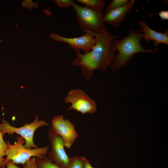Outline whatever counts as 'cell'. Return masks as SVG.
<instances>
[{
	"label": "cell",
	"mask_w": 168,
	"mask_h": 168,
	"mask_svg": "<svg viewBox=\"0 0 168 168\" xmlns=\"http://www.w3.org/2000/svg\"><path fill=\"white\" fill-rule=\"evenodd\" d=\"M90 32L96 39L95 45L91 51L84 54L80 50H74L76 57L71 62L72 65L81 67L82 75L86 80L92 78L94 70L105 72L110 66L115 52L111 48V43L118 38L111 34L107 28L99 33Z\"/></svg>",
	"instance_id": "6da1fadb"
},
{
	"label": "cell",
	"mask_w": 168,
	"mask_h": 168,
	"mask_svg": "<svg viewBox=\"0 0 168 168\" xmlns=\"http://www.w3.org/2000/svg\"><path fill=\"white\" fill-rule=\"evenodd\" d=\"M142 33L140 28L133 30L130 29L128 35L118 40H113L111 48L118 53L114 55L110 66L112 70L120 68L127 64L133 55L138 53L154 54L159 49L158 47L153 49H146L141 45Z\"/></svg>",
	"instance_id": "7a4b0ae2"
},
{
	"label": "cell",
	"mask_w": 168,
	"mask_h": 168,
	"mask_svg": "<svg viewBox=\"0 0 168 168\" xmlns=\"http://www.w3.org/2000/svg\"><path fill=\"white\" fill-rule=\"evenodd\" d=\"M16 141L11 144L10 141L6 142L7 148L6 152V157L5 158L2 168H4L7 163L12 161L15 164H25L26 161L32 157L43 159L49 150L48 146L43 147L28 149L24 147L25 139L20 136L16 138Z\"/></svg>",
	"instance_id": "3957f363"
},
{
	"label": "cell",
	"mask_w": 168,
	"mask_h": 168,
	"mask_svg": "<svg viewBox=\"0 0 168 168\" xmlns=\"http://www.w3.org/2000/svg\"><path fill=\"white\" fill-rule=\"evenodd\" d=\"M72 7L75 11L77 23L84 32L90 31L99 33L107 29L104 21L102 13L86 6L79 5L74 2Z\"/></svg>",
	"instance_id": "277c9868"
},
{
	"label": "cell",
	"mask_w": 168,
	"mask_h": 168,
	"mask_svg": "<svg viewBox=\"0 0 168 168\" xmlns=\"http://www.w3.org/2000/svg\"><path fill=\"white\" fill-rule=\"evenodd\" d=\"M2 123L0 124V131L2 134L3 135L7 133L12 135L16 133L20 135L25 140L24 147L28 149L38 147L33 141L34 133L38 128L49 125L47 122L45 120H39L37 115L35 116L32 123L25 124L24 126L18 128L12 126L4 118L2 119Z\"/></svg>",
	"instance_id": "5b68a950"
},
{
	"label": "cell",
	"mask_w": 168,
	"mask_h": 168,
	"mask_svg": "<svg viewBox=\"0 0 168 168\" xmlns=\"http://www.w3.org/2000/svg\"><path fill=\"white\" fill-rule=\"evenodd\" d=\"M64 100L66 104H71L68 110L73 109L83 114H93L96 111L95 100L80 88L69 91Z\"/></svg>",
	"instance_id": "8992f818"
},
{
	"label": "cell",
	"mask_w": 168,
	"mask_h": 168,
	"mask_svg": "<svg viewBox=\"0 0 168 168\" xmlns=\"http://www.w3.org/2000/svg\"><path fill=\"white\" fill-rule=\"evenodd\" d=\"M48 135L52 147V150L48 154V158L62 168H69L71 158L65 152L62 138L52 128L49 130Z\"/></svg>",
	"instance_id": "52a82bcc"
},
{
	"label": "cell",
	"mask_w": 168,
	"mask_h": 168,
	"mask_svg": "<svg viewBox=\"0 0 168 168\" xmlns=\"http://www.w3.org/2000/svg\"><path fill=\"white\" fill-rule=\"evenodd\" d=\"M51 124L55 132L62 138L64 147L70 148L78 136L74 125L68 119H64L62 114L54 117Z\"/></svg>",
	"instance_id": "ba28073f"
},
{
	"label": "cell",
	"mask_w": 168,
	"mask_h": 168,
	"mask_svg": "<svg viewBox=\"0 0 168 168\" xmlns=\"http://www.w3.org/2000/svg\"><path fill=\"white\" fill-rule=\"evenodd\" d=\"M49 36L55 41L67 43L73 50L82 49L84 53H88L92 50L96 41L93 34L89 31L85 33L82 36L74 38L63 37L54 32L50 33Z\"/></svg>",
	"instance_id": "9c48e42d"
},
{
	"label": "cell",
	"mask_w": 168,
	"mask_h": 168,
	"mask_svg": "<svg viewBox=\"0 0 168 168\" xmlns=\"http://www.w3.org/2000/svg\"><path fill=\"white\" fill-rule=\"evenodd\" d=\"M134 2V0H130L124 6L112 10L104 15L105 23L114 27L119 26L126 18L127 13L133 9Z\"/></svg>",
	"instance_id": "30bf717a"
},
{
	"label": "cell",
	"mask_w": 168,
	"mask_h": 168,
	"mask_svg": "<svg viewBox=\"0 0 168 168\" xmlns=\"http://www.w3.org/2000/svg\"><path fill=\"white\" fill-rule=\"evenodd\" d=\"M138 24L140 27L142 36L146 42L150 40L154 41V45L158 47L160 44H168V31L163 33L155 31L150 28L146 21L143 20H139Z\"/></svg>",
	"instance_id": "8fae6325"
},
{
	"label": "cell",
	"mask_w": 168,
	"mask_h": 168,
	"mask_svg": "<svg viewBox=\"0 0 168 168\" xmlns=\"http://www.w3.org/2000/svg\"><path fill=\"white\" fill-rule=\"evenodd\" d=\"M77 2L99 12L102 13L105 6V0H77Z\"/></svg>",
	"instance_id": "7c38bea8"
},
{
	"label": "cell",
	"mask_w": 168,
	"mask_h": 168,
	"mask_svg": "<svg viewBox=\"0 0 168 168\" xmlns=\"http://www.w3.org/2000/svg\"><path fill=\"white\" fill-rule=\"evenodd\" d=\"M35 161L38 168H62L53 162L46 156L43 159L35 158Z\"/></svg>",
	"instance_id": "4fadbf2b"
},
{
	"label": "cell",
	"mask_w": 168,
	"mask_h": 168,
	"mask_svg": "<svg viewBox=\"0 0 168 168\" xmlns=\"http://www.w3.org/2000/svg\"><path fill=\"white\" fill-rule=\"evenodd\" d=\"M130 0H113L106 8L103 15L112 10L121 7L128 3Z\"/></svg>",
	"instance_id": "5bb4252c"
},
{
	"label": "cell",
	"mask_w": 168,
	"mask_h": 168,
	"mask_svg": "<svg viewBox=\"0 0 168 168\" xmlns=\"http://www.w3.org/2000/svg\"><path fill=\"white\" fill-rule=\"evenodd\" d=\"M3 135L0 131V168H2L6 156V152L7 148L6 142L3 139Z\"/></svg>",
	"instance_id": "9a60e30c"
},
{
	"label": "cell",
	"mask_w": 168,
	"mask_h": 168,
	"mask_svg": "<svg viewBox=\"0 0 168 168\" xmlns=\"http://www.w3.org/2000/svg\"><path fill=\"white\" fill-rule=\"evenodd\" d=\"M69 168H84V157L77 156L71 158Z\"/></svg>",
	"instance_id": "2e32d148"
},
{
	"label": "cell",
	"mask_w": 168,
	"mask_h": 168,
	"mask_svg": "<svg viewBox=\"0 0 168 168\" xmlns=\"http://www.w3.org/2000/svg\"><path fill=\"white\" fill-rule=\"evenodd\" d=\"M54 2L59 7L66 8L69 6H72L73 2L72 0H54Z\"/></svg>",
	"instance_id": "e0dca14e"
},
{
	"label": "cell",
	"mask_w": 168,
	"mask_h": 168,
	"mask_svg": "<svg viewBox=\"0 0 168 168\" xmlns=\"http://www.w3.org/2000/svg\"><path fill=\"white\" fill-rule=\"evenodd\" d=\"M35 157L30 158L23 164L24 167L25 168H38L35 164Z\"/></svg>",
	"instance_id": "ac0fdd59"
},
{
	"label": "cell",
	"mask_w": 168,
	"mask_h": 168,
	"mask_svg": "<svg viewBox=\"0 0 168 168\" xmlns=\"http://www.w3.org/2000/svg\"><path fill=\"white\" fill-rule=\"evenodd\" d=\"M159 15L160 18L163 20L168 19V11L163 10L160 11L159 13Z\"/></svg>",
	"instance_id": "d6986e66"
},
{
	"label": "cell",
	"mask_w": 168,
	"mask_h": 168,
	"mask_svg": "<svg viewBox=\"0 0 168 168\" xmlns=\"http://www.w3.org/2000/svg\"><path fill=\"white\" fill-rule=\"evenodd\" d=\"M24 2L26 3L23 2L22 3L23 6H24V7H27V8L30 9L32 8L33 6H35V5L36 4V3H33L32 1L31 0H26Z\"/></svg>",
	"instance_id": "ffe728a7"
},
{
	"label": "cell",
	"mask_w": 168,
	"mask_h": 168,
	"mask_svg": "<svg viewBox=\"0 0 168 168\" xmlns=\"http://www.w3.org/2000/svg\"><path fill=\"white\" fill-rule=\"evenodd\" d=\"M7 168H25L24 167L23 168L19 167L17 166L12 161H8L6 164Z\"/></svg>",
	"instance_id": "44dd1931"
},
{
	"label": "cell",
	"mask_w": 168,
	"mask_h": 168,
	"mask_svg": "<svg viewBox=\"0 0 168 168\" xmlns=\"http://www.w3.org/2000/svg\"><path fill=\"white\" fill-rule=\"evenodd\" d=\"M84 168H93L88 160L84 157Z\"/></svg>",
	"instance_id": "7402d4cb"
},
{
	"label": "cell",
	"mask_w": 168,
	"mask_h": 168,
	"mask_svg": "<svg viewBox=\"0 0 168 168\" xmlns=\"http://www.w3.org/2000/svg\"><path fill=\"white\" fill-rule=\"evenodd\" d=\"M1 41V40H0V42Z\"/></svg>",
	"instance_id": "603a6c76"
}]
</instances>
